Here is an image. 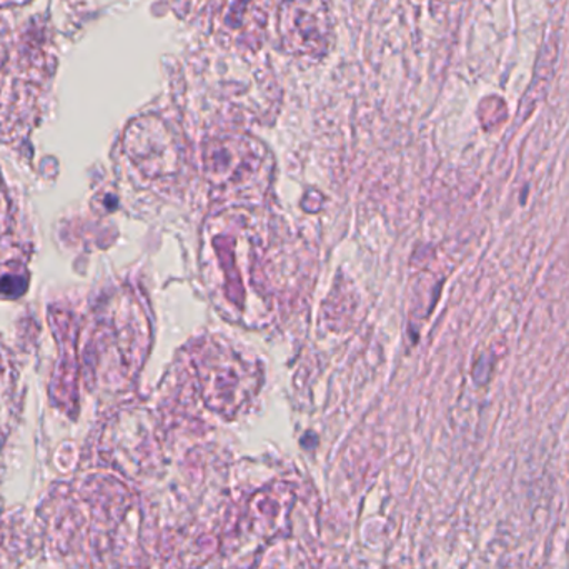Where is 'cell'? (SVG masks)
I'll list each match as a JSON object with an SVG mask.
<instances>
[{"label": "cell", "instance_id": "1", "mask_svg": "<svg viewBox=\"0 0 569 569\" xmlns=\"http://www.w3.org/2000/svg\"><path fill=\"white\" fill-rule=\"evenodd\" d=\"M27 0H0V7L22 6Z\"/></svg>", "mask_w": 569, "mask_h": 569}]
</instances>
